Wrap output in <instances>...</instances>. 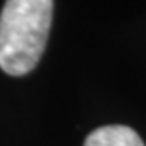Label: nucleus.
Listing matches in <instances>:
<instances>
[{
  "label": "nucleus",
  "instance_id": "obj_1",
  "mask_svg": "<svg viewBox=\"0 0 146 146\" xmlns=\"http://www.w3.org/2000/svg\"><path fill=\"white\" fill-rule=\"evenodd\" d=\"M53 0H7L0 14V69L9 76L28 74L44 53Z\"/></svg>",
  "mask_w": 146,
  "mask_h": 146
},
{
  "label": "nucleus",
  "instance_id": "obj_2",
  "mask_svg": "<svg viewBox=\"0 0 146 146\" xmlns=\"http://www.w3.org/2000/svg\"><path fill=\"white\" fill-rule=\"evenodd\" d=\"M85 146H144L141 135L125 125H106L95 129L85 141Z\"/></svg>",
  "mask_w": 146,
  "mask_h": 146
}]
</instances>
